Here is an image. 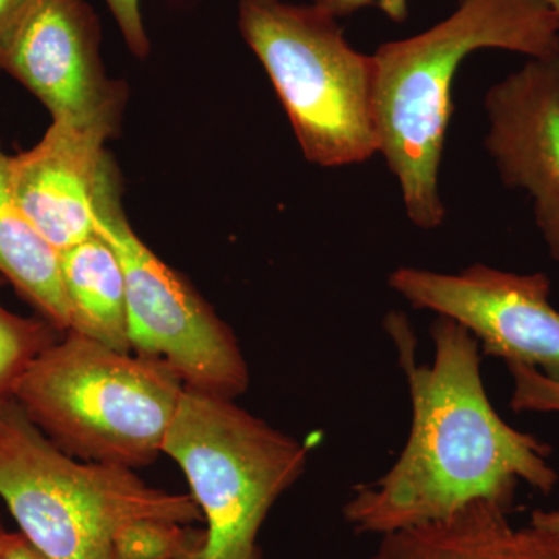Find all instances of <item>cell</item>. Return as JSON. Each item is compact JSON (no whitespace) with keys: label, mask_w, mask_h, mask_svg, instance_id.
Masks as SVG:
<instances>
[{"label":"cell","mask_w":559,"mask_h":559,"mask_svg":"<svg viewBox=\"0 0 559 559\" xmlns=\"http://www.w3.org/2000/svg\"><path fill=\"white\" fill-rule=\"evenodd\" d=\"M484 49L558 58L559 21L544 0H459L447 20L373 55L380 153L421 229H436L447 215L439 171L454 110L452 80L466 57Z\"/></svg>","instance_id":"7a4b0ae2"},{"label":"cell","mask_w":559,"mask_h":559,"mask_svg":"<svg viewBox=\"0 0 559 559\" xmlns=\"http://www.w3.org/2000/svg\"><path fill=\"white\" fill-rule=\"evenodd\" d=\"M179 559H207V555H205V546L197 547V549H191L183 554Z\"/></svg>","instance_id":"603a6c76"},{"label":"cell","mask_w":559,"mask_h":559,"mask_svg":"<svg viewBox=\"0 0 559 559\" xmlns=\"http://www.w3.org/2000/svg\"><path fill=\"white\" fill-rule=\"evenodd\" d=\"M207 544V532L156 518H140L121 525L114 536L116 559H179Z\"/></svg>","instance_id":"2e32d148"},{"label":"cell","mask_w":559,"mask_h":559,"mask_svg":"<svg viewBox=\"0 0 559 559\" xmlns=\"http://www.w3.org/2000/svg\"><path fill=\"white\" fill-rule=\"evenodd\" d=\"M57 333L46 319L22 318L0 301V401L13 396L33 360L58 341Z\"/></svg>","instance_id":"9a60e30c"},{"label":"cell","mask_w":559,"mask_h":559,"mask_svg":"<svg viewBox=\"0 0 559 559\" xmlns=\"http://www.w3.org/2000/svg\"><path fill=\"white\" fill-rule=\"evenodd\" d=\"M485 145L507 187L527 191L536 226L559 263V57L528 60L485 97Z\"/></svg>","instance_id":"30bf717a"},{"label":"cell","mask_w":559,"mask_h":559,"mask_svg":"<svg viewBox=\"0 0 559 559\" xmlns=\"http://www.w3.org/2000/svg\"><path fill=\"white\" fill-rule=\"evenodd\" d=\"M0 499L47 559H116L117 530L140 518L186 525L204 520L190 495L62 451L13 396L0 401Z\"/></svg>","instance_id":"277c9868"},{"label":"cell","mask_w":559,"mask_h":559,"mask_svg":"<svg viewBox=\"0 0 559 559\" xmlns=\"http://www.w3.org/2000/svg\"><path fill=\"white\" fill-rule=\"evenodd\" d=\"M183 392L165 364L66 333L33 360L13 399L73 457L134 469L164 454Z\"/></svg>","instance_id":"3957f363"},{"label":"cell","mask_w":559,"mask_h":559,"mask_svg":"<svg viewBox=\"0 0 559 559\" xmlns=\"http://www.w3.org/2000/svg\"><path fill=\"white\" fill-rule=\"evenodd\" d=\"M389 286L415 310L437 312L468 329L481 355L539 370L559 382V311L544 272L516 274L474 264L459 274L400 267Z\"/></svg>","instance_id":"ba28073f"},{"label":"cell","mask_w":559,"mask_h":559,"mask_svg":"<svg viewBox=\"0 0 559 559\" xmlns=\"http://www.w3.org/2000/svg\"><path fill=\"white\" fill-rule=\"evenodd\" d=\"M546 5L549 7L551 11H554L555 16L559 21V0H544Z\"/></svg>","instance_id":"cb8c5ba5"},{"label":"cell","mask_w":559,"mask_h":559,"mask_svg":"<svg viewBox=\"0 0 559 559\" xmlns=\"http://www.w3.org/2000/svg\"><path fill=\"white\" fill-rule=\"evenodd\" d=\"M0 559H47L22 533L0 536Z\"/></svg>","instance_id":"44dd1931"},{"label":"cell","mask_w":559,"mask_h":559,"mask_svg":"<svg viewBox=\"0 0 559 559\" xmlns=\"http://www.w3.org/2000/svg\"><path fill=\"white\" fill-rule=\"evenodd\" d=\"M530 525L559 535V510H535L530 516Z\"/></svg>","instance_id":"7402d4cb"},{"label":"cell","mask_w":559,"mask_h":559,"mask_svg":"<svg viewBox=\"0 0 559 559\" xmlns=\"http://www.w3.org/2000/svg\"><path fill=\"white\" fill-rule=\"evenodd\" d=\"M60 263L72 322L69 333L131 353L123 267L112 246L95 234L61 250Z\"/></svg>","instance_id":"4fadbf2b"},{"label":"cell","mask_w":559,"mask_h":559,"mask_svg":"<svg viewBox=\"0 0 559 559\" xmlns=\"http://www.w3.org/2000/svg\"><path fill=\"white\" fill-rule=\"evenodd\" d=\"M10 156L0 146V277L55 329L69 333L70 310L60 252L22 212L10 183Z\"/></svg>","instance_id":"5bb4252c"},{"label":"cell","mask_w":559,"mask_h":559,"mask_svg":"<svg viewBox=\"0 0 559 559\" xmlns=\"http://www.w3.org/2000/svg\"><path fill=\"white\" fill-rule=\"evenodd\" d=\"M509 514L477 500L443 520L382 535L370 559H559V535L514 527Z\"/></svg>","instance_id":"7c38bea8"},{"label":"cell","mask_w":559,"mask_h":559,"mask_svg":"<svg viewBox=\"0 0 559 559\" xmlns=\"http://www.w3.org/2000/svg\"><path fill=\"white\" fill-rule=\"evenodd\" d=\"M5 532H7V530L3 528L2 521H0V536H2L3 533H5Z\"/></svg>","instance_id":"d4e9b609"},{"label":"cell","mask_w":559,"mask_h":559,"mask_svg":"<svg viewBox=\"0 0 559 559\" xmlns=\"http://www.w3.org/2000/svg\"><path fill=\"white\" fill-rule=\"evenodd\" d=\"M513 378V393L510 407L516 414L521 412H540V414H559V382L544 377L539 370L524 364H507Z\"/></svg>","instance_id":"e0dca14e"},{"label":"cell","mask_w":559,"mask_h":559,"mask_svg":"<svg viewBox=\"0 0 559 559\" xmlns=\"http://www.w3.org/2000/svg\"><path fill=\"white\" fill-rule=\"evenodd\" d=\"M95 230L112 246L123 267L132 352L170 367L194 392L229 400L245 393L249 367L234 331L132 230L112 159L95 202Z\"/></svg>","instance_id":"52a82bcc"},{"label":"cell","mask_w":559,"mask_h":559,"mask_svg":"<svg viewBox=\"0 0 559 559\" xmlns=\"http://www.w3.org/2000/svg\"><path fill=\"white\" fill-rule=\"evenodd\" d=\"M105 135L51 121L33 148L10 156L11 190L58 252L97 234L95 202L110 159Z\"/></svg>","instance_id":"8fae6325"},{"label":"cell","mask_w":559,"mask_h":559,"mask_svg":"<svg viewBox=\"0 0 559 559\" xmlns=\"http://www.w3.org/2000/svg\"><path fill=\"white\" fill-rule=\"evenodd\" d=\"M39 3L40 0H0V73L11 44Z\"/></svg>","instance_id":"d6986e66"},{"label":"cell","mask_w":559,"mask_h":559,"mask_svg":"<svg viewBox=\"0 0 559 559\" xmlns=\"http://www.w3.org/2000/svg\"><path fill=\"white\" fill-rule=\"evenodd\" d=\"M406 371L411 432L395 465L370 485L355 488L344 518L359 535H388L443 520L477 502L511 513L520 481L550 495L559 476L550 444L511 428L485 390L480 344L455 320L430 326L432 366L414 362L406 320H389Z\"/></svg>","instance_id":"6da1fadb"},{"label":"cell","mask_w":559,"mask_h":559,"mask_svg":"<svg viewBox=\"0 0 559 559\" xmlns=\"http://www.w3.org/2000/svg\"><path fill=\"white\" fill-rule=\"evenodd\" d=\"M312 5L326 11L337 20L370 5L378 7L395 24H403L409 16L407 0H312Z\"/></svg>","instance_id":"ffe728a7"},{"label":"cell","mask_w":559,"mask_h":559,"mask_svg":"<svg viewBox=\"0 0 559 559\" xmlns=\"http://www.w3.org/2000/svg\"><path fill=\"white\" fill-rule=\"evenodd\" d=\"M106 3L119 25L128 49L142 60L148 57L151 44L145 27H143L139 0H106Z\"/></svg>","instance_id":"ac0fdd59"},{"label":"cell","mask_w":559,"mask_h":559,"mask_svg":"<svg viewBox=\"0 0 559 559\" xmlns=\"http://www.w3.org/2000/svg\"><path fill=\"white\" fill-rule=\"evenodd\" d=\"M238 25L311 164L344 167L380 153L377 62L349 46L337 17L312 3L241 0Z\"/></svg>","instance_id":"5b68a950"},{"label":"cell","mask_w":559,"mask_h":559,"mask_svg":"<svg viewBox=\"0 0 559 559\" xmlns=\"http://www.w3.org/2000/svg\"><path fill=\"white\" fill-rule=\"evenodd\" d=\"M308 452L235 400L186 389L164 454L182 469L207 521V559H261V525L304 474Z\"/></svg>","instance_id":"8992f818"},{"label":"cell","mask_w":559,"mask_h":559,"mask_svg":"<svg viewBox=\"0 0 559 559\" xmlns=\"http://www.w3.org/2000/svg\"><path fill=\"white\" fill-rule=\"evenodd\" d=\"M100 20L86 0H40L22 25L3 72L51 116L106 139L119 132L127 86L106 75Z\"/></svg>","instance_id":"9c48e42d"}]
</instances>
